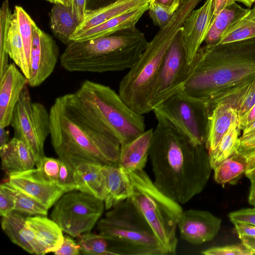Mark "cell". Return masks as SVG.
I'll list each match as a JSON object with an SVG mask.
<instances>
[{
	"instance_id": "6da1fadb",
	"label": "cell",
	"mask_w": 255,
	"mask_h": 255,
	"mask_svg": "<svg viewBox=\"0 0 255 255\" xmlns=\"http://www.w3.org/2000/svg\"><path fill=\"white\" fill-rule=\"evenodd\" d=\"M51 144L63 162L118 165L121 143L76 93L57 97L50 110Z\"/></svg>"
},
{
	"instance_id": "7a4b0ae2",
	"label": "cell",
	"mask_w": 255,
	"mask_h": 255,
	"mask_svg": "<svg viewBox=\"0 0 255 255\" xmlns=\"http://www.w3.org/2000/svg\"><path fill=\"white\" fill-rule=\"evenodd\" d=\"M149 156L154 184L180 204L202 192L213 169L206 146L195 144L161 121L153 129Z\"/></svg>"
},
{
	"instance_id": "3957f363",
	"label": "cell",
	"mask_w": 255,
	"mask_h": 255,
	"mask_svg": "<svg viewBox=\"0 0 255 255\" xmlns=\"http://www.w3.org/2000/svg\"><path fill=\"white\" fill-rule=\"evenodd\" d=\"M255 80V37L204 45L197 51L182 91L210 111L223 98Z\"/></svg>"
},
{
	"instance_id": "277c9868",
	"label": "cell",
	"mask_w": 255,
	"mask_h": 255,
	"mask_svg": "<svg viewBox=\"0 0 255 255\" xmlns=\"http://www.w3.org/2000/svg\"><path fill=\"white\" fill-rule=\"evenodd\" d=\"M147 43L136 27L95 39L71 41L60 57V64L69 72L124 71L136 63Z\"/></svg>"
},
{
	"instance_id": "5b68a950",
	"label": "cell",
	"mask_w": 255,
	"mask_h": 255,
	"mask_svg": "<svg viewBox=\"0 0 255 255\" xmlns=\"http://www.w3.org/2000/svg\"><path fill=\"white\" fill-rule=\"evenodd\" d=\"M202 0L180 4L169 22L160 28L136 63L121 80L119 95L133 111L143 115L152 109L150 100L165 54L184 22Z\"/></svg>"
},
{
	"instance_id": "8992f818",
	"label": "cell",
	"mask_w": 255,
	"mask_h": 255,
	"mask_svg": "<svg viewBox=\"0 0 255 255\" xmlns=\"http://www.w3.org/2000/svg\"><path fill=\"white\" fill-rule=\"evenodd\" d=\"M114 255H168L152 228L128 198L117 204L97 223Z\"/></svg>"
},
{
	"instance_id": "52a82bcc",
	"label": "cell",
	"mask_w": 255,
	"mask_h": 255,
	"mask_svg": "<svg viewBox=\"0 0 255 255\" xmlns=\"http://www.w3.org/2000/svg\"><path fill=\"white\" fill-rule=\"evenodd\" d=\"M132 194L129 199L147 221L168 255L176 254V229L183 210L160 191L143 169L128 173Z\"/></svg>"
},
{
	"instance_id": "ba28073f",
	"label": "cell",
	"mask_w": 255,
	"mask_h": 255,
	"mask_svg": "<svg viewBox=\"0 0 255 255\" xmlns=\"http://www.w3.org/2000/svg\"><path fill=\"white\" fill-rule=\"evenodd\" d=\"M75 93L111 129L121 144L133 140L145 131L143 115L131 110L109 86L87 80Z\"/></svg>"
},
{
	"instance_id": "9c48e42d",
	"label": "cell",
	"mask_w": 255,
	"mask_h": 255,
	"mask_svg": "<svg viewBox=\"0 0 255 255\" xmlns=\"http://www.w3.org/2000/svg\"><path fill=\"white\" fill-rule=\"evenodd\" d=\"M157 121L164 122L196 145L206 146L209 111L207 105L182 90L154 108Z\"/></svg>"
},
{
	"instance_id": "30bf717a",
	"label": "cell",
	"mask_w": 255,
	"mask_h": 255,
	"mask_svg": "<svg viewBox=\"0 0 255 255\" xmlns=\"http://www.w3.org/2000/svg\"><path fill=\"white\" fill-rule=\"evenodd\" d=\"M105 209L103 200L75 190L64 193L57 200L50 217L63 232L77 238L91 231Z\"/></svg>"
},
{
	"instance_id": "8fae6325",
	"label": "cell",
	"mask_w": 255,
	"mask_h": 255,
	"mask_svg": "<svg viewBox=\"0 0 255 255\" xmlns=\"http://www.w3.org/2000/svg\"><path fill=\"white\" fill-rule=\"evenodd\" d=\"M10 125L14 137L27 146L36 165L44 156V142L50 133V114L43 104L32 101L27 85L20 93Z\"/></svg>"
},
{
	"instance_id": "7c38bea8",
	"label": "cell",
	"mask_w": 255,
	"mask_h": 255,
	"mask_svg": "<svg viewBox=\"0 0 255 255\" xmlns=\"http://www.w3.org/2000/svg\"><path fill=\"white\" fill-rule=\"evenodd\" d=\"M182 29L176 34L162 61L150 98L152 111L165 100L182 90L188 77L190 64L187 60Z\"/></svg>"
},
{
	"instance_id": "4fadbf2b",
	"label": "cell",
	"mask_w": 255,
	"mask_h": 255,
	"mask_svg": "<svg viewBox=\"0 0 255 255\" xmlns=\"http://www.w3.org/2000/svg\"><path fill=\"white\" fill-rule=\"evenodd\" d=\"M59 49L53 38L33 25V39L30 56V77L29 86H39L54 70L59 57Z\"/></svg>"
},
{
	"instance_id": "5bb4252c",
	"label": "cell",
	"mask_w": 255,
	"mask_h": 255,
	"mask_svg": "<svg viewBox=\"0 0 255 255\" xmlns=\"http://www.w3.org/2000/svg\"><path fill=\"white\" fill-rule=\"evenodd\" d=\"M8 175L7 182L11 185L33 198L48 209L65 193L56 183L45 179L34 168Z\"/></svg>"
},
{
	"instance_id": "9a60e30c",
	"label": "cell",
	"mask_w": 255,
	"mask_h": 255,
	"mask_svg": "<svg viewBox=\"0 0 255 255\" xmlns=\"http://www.w3.org/2000/svg\"><path fill=\"white\" fill-rule=\"evenodd\" d=\"M222 220L207 211H183L178 223L180 238L193 245L212 240L219 231Z\"/></svg>"
},
{
	"instance_id": "2e32d148",
	"label": "cell",
	"mask_w": 255,
	"mask_h": 255,
	"mask_svg": "<svg viewBox=\"0 0 255 255\" xmlns=\"http://www.w3.org/2000/svg\"><path fill=\"white\" fill-rule=\"evenodd\" d=\"M214 0H206L194 9L185 20L182 29L187 60L189 64L205 41L213 17Z\"/></svg>"
},
{
	"instance_id": "e0dca14e",
	"label": "cell",
	"mask_w": 255,
	"mask_h": 255,
	"mask_svg": "<svg viewBox=\"0 0 255 255\" xmlns=\"http://www.w3.org/2000/svg\"><path fill=\"white\" fill-rule=\"evenodd\" d=\"M28 81L14 63L9 64L0 78V126L10 125L14 108Z\"/></svg>"
},
{
	"instance_id": "ac0fdd59",
	"label": "cell",
	"mask_w": 255,
	"mask_h": 255,
	"mask_svg": "<svg viewBox=\"0 0 255 255\" xmlns=\"http://www.w3.org/2000/svg\"><path fill=\"white\" fill-rule=\"evenodd\" d=\"M27 217L13 211L2 217L1 228L13 243L26 252L37 255H45L44 249L26 224Z\"/></svg>"
},
{
	"instance_id": "d6986e66",
	"label": "cell",
	"mask_w": 255,
	"mask_h": 255,
	"mask_svg": "<svg viewBox=\"0 0 255 255\" xmlns=\"http://www.w3.org/2000/svg\"><path fill=\"white\" fill-rule=\"evenodd\" d=\"M153 129L145 130L133 140L121 145L118 165L126 173L142 170L149 156Z\"/></svg>"
},
{
	"instance_id": "ffe728a7",
	"label": "cell",
	"mask_w": 255,
	"mask_h": 255,
	"mask_svg": "<svg viewBox=\"0 0 255 255\" xmlns=\"http://www.w3.org/2000/svg\"><path fill=\"white\" fill-rule=\"evenodd\" d=\"M149 9L147 3L134 10L111 18L101 24L78 34L71 41H82L110 35L118 31L135 27L136 23Z\"/></svg>"
},
{
	"instance_id": "44dd1931",
	"label": "cell",
	"mask_w": 255,
	"mask_h": 255,
	"mask_svg": "<svg viewBox=\"0 0 255 255\" xmlns=\"http://www.w3.org/2000/svg\"><path fill=\"white\" fill-rule=\"evenodd\" d=\"M103 171L106 187L104 201L105 209L110 210L131 197L132 186L128 174L119 166L103 165Z\"/></svg>"
},
{
	"instance_id": "7402d4cb",
	"label": "cell",
	"mask_w": 255,
	"mask_h": 255,
	"mask_svg": "<svg viewBox=\"0 0 255 255\" xmlns=\"http://www.w3.org/2000/svg\"><path fill=\"white\" fill-rule=\"evenodd\" d=\"M147 3H149L148 0H117L98 9L86 11L84 18L73 34L83 32L111 18L134 10Z\"/></svg>"
},
{
	"instance_id": "603a6c76",
	"label": "cell",
	"mask_w": 255,
	"mask_h": 255,
	"mask_svg": "<svg viewBox=\"0 0 255 255\" xmlns=\"http://www.w3.org/2000/svg\"><path fill=\"white\" fill-rule=\"evenodd\" d=\"M238 122V111L230 104L220 103L214 106L210 110L208 118L206 144L208 151L214 150L231 125Z\"/></svg>"
},
{
	"instance_id": "cb8c5ba5",
	"label": "cell",
	"mask_w": 255,
	"mask_h": 255,
	"mask_svg": "<svg viewBox=\"0 0 255 255\" xmlns=\"http://www.w3.org/2000/svg\"><path fill=\"white\" fill-rule=\"evenodd\" d=\"M26 224L33 232L45 254L54 253L62 246L64 235L59 225L45 216H27Z\"/></svg>"
},
{
	"instance_id": "d4e9b609",
	"label": "cell",
	"mask_w": 255,
	"mask_h": 255,
	"mask_svg": "<svg viewBox=\"0 0 255 255\" xmlns=\"http://www.w3.org/2000/svg\"><path fill=\"white\" fill-rule=\"evenodd\" d=\"M2 169L7 174L33 168L34 158L25 144L13 137L0 147Z\"/></svg>"
},
{
	"instance_id": "484cf974",
	"label": "cell",
	"mask_w": 255,
	"mask_h": 255,
	"mask_svg": "<svg viewBox=\"0 0 255 255\" xmlns=\"http://www.w3.org/2000/svg\"><path fill=\"white\" fill-rule=\"evenodd\" d=\"M76 190L87 193L101 200L106 196V187L103 165L82 163L74 169Z\"/></svg>"
},
{
	"instance_id": "4316f807",
	"label": "cell",
	"mask_w": 255,
	"mask_h": 255,
	"mask_svg": "<svg viewBox=\"0 0 255 255\" xmlns=\"http://www.w3.org/2000/svg\"><path fill=\"white\" fill-rule=\"evenodd\" d=\"M251 9L244 8L236 1L225 7L213 17L204 41L206 45L212 46L219 43L225 32L245 16Z\"/></svg>"
},
{
	"instance_id": "83f0119b",
	"label": "cell",
	"mask_w": 255,
	"mask_h": 255,
	"mask_svg": "<svg viewBox=\"0 0 255 255\" xmlns=\"http://www.w3.org/2000/svg\"><path fill=\"white\" fill-rule=\"evenodd\" d=\"M50 27L55 36L63 43L68 45L70 37L76 31L80 21L73 12L71 6L55 4L49 13Z\"/></svg>"
},
{
	"instance_id": "f1b7e54d",
	"label": "cell",
	"mask_w": 255,
	"mask_h": 255,
	"mask_svg": "<svg viewBox=\"0 0 255 255\" xmlns=\"http://www.w3.org/2000/svg\"><path fill=\"white\" fill-rule=\"evenodd\" d=\"M6 48L9 57L28 80L30 77V68L26 61L17 14L14 10L12 14L8 30Z\"/></svg>"
},
{
	"instance_id": "f546056e",
	"label": "cell",
	"mask_w": 255,
	"mask_h": 255,
	"mask_svg": "<svg viewBox=\"0 0 255 255\" xmlns=\"http://www.w3.org/2000/svg\"><path fill=\"white\" fill-rule=\"evenodd\" d=\"M248 163L238 150L236 151L213 169L215 180L222 186L235 183L245 173Z\"/></svg>"
},
{
	"instance_id": "4dcf8cb0",
	"label": "cell",
	"mask_w": 255,
	"mask_h": 255,
	"mask_svg": "<svg viewBox=\"0 0 255 255\" xmlns=\"http://www.w3.org/2000/svg\"><path fill=\"white\" fill-rule=\"evenodd\" d=\"M238 123L231 125L217 146L209 151V157L213 170L224 160L238 150L240 140Z\"/></svg>"
},
{
	"instance_id": "1f68e13d",
	"label": "cell",
	"mask_w": 255,
	"mask_h": 255,
	"mask_svg": "<svg viewBox=\"0 0 255 255\" xmlns=\"http://www.w3.org/2000/svg\"><path fill=\"white\" fill-rule=\"evenodd\" d=\"M255 37V9L253 7L225 32L219 43L236 42Z\"/></svg>"
},
{
	"instance_id": "d6a6232c",
	"label": "cell",
	"mask_w": 255,
	"mask_h": 255,
	"mask_svg": "<svg viewBox=\"0 0 255 255\" xmlns=\"http://www.w3.org/2000/svg\"><path fill=\"white\" fill-rule=\"evenodd\" d=\"M10 192L14 201L15 211L28 215L46 216L48 209L41 203L16 189L7 181L2 183Z\"/></svg>"
},
{
	"instance_id": "836d02e7",
	"label": "cell",
	"mask_w": 255,
	"mask_h": 255,
	"mask_svg": "<svg viewBox=\"0 0 255 255\" xmlns=\"http://www.w3.org/2000/svg\"><path fill=\"white\" fill-rule=\"evenodd\" d=\"M80 253L90 255H114L108 240L100 234L90 232L77 237Z\"/></svg>"
},
{
	"instance_id": "e575fe53",
	"label": "cell",
	"mask_w": 255,
	"mask_h": 255,
	"mask_svg": "<svg viewBox=\"0 0 255 255\" xmlns=\"http://www.w3.org/2000/svg\"><path fill=\"white\" fill-rule=\"evenodd\" d=\"M12 14L8 0H4L0 10V78L9 65L6 39Z\"/></svg>"
},
{
	"instance_id": "d590c367",
	"label": "cell",
	"mask_w": 255,
	"mask_h": 255,
	"mask_svg": "<svg viewBox=\"0 0 255 255\" xmlns=\"http://www.w3.org/2000/svg\"><path fill=\"white\" fill-rule=\"evenodd\" d=\"M14 10L17 14L19 29L23 41L25 57L30 68V56L33 39V25L35 22L21 6L16 5Z\"/></svg>"
},
{
	"instance_id": "8d00e7d4",
	"label": "cell",
	"mask_w": 255,
	"mask_h": 255,
	"mask_svg": "<svg viewBox=\"0 0 255 255\" xmlns=\"http://www.w3.org/2000/svg\"><path fill=\"white\" fill-rule=\"evenodd\" d=\"M178 8L155 1L149 5L148 13L153 23L160 28L165 26L170 20Z\"/></svg>"
},
{
	"instance_id": "74e56055",
	"label": "cell",
	"mask_w": 255,
	"mask_h": 255,
	"mask_svg": "<svg viewBox=\"0 0 255 255\" xmlns=\"http://www.w3.org/2000/svg\"><path fill=\"white\" fill-rule=\"evenodd\" d=\"M61 160L58 158L43 156L36 165L40 174L45 179L56 183Z\"/></svg>"
},
{
	"instance_id": "f35d334b",
	"label": "cell",
	"mask_w": 255,
	"mask_h": 255,
	"mask_svg": "<svg viewBox=\"0 0 255 255\" xmlns=\"http://www.w3.org/2000/svg\"><path fill=\"white\" fill-rule=\"evenodd\" d=\"M255 105V80L253 81L242 97L238 109V127L241 130L245 120L249 112Z\"/></svg>"
},
{
	"instance_id": "ab89813d",
	"label": "cell",
	"mask_w": 255,
	"mask_h": 255,
	"mask_svg": "<svg viewBox=\"0 0 255 255\" xmlns=\"http://www.w3.org/2000/svg\"><path fill=\"white\" fill-rule=\"evenodd\" d=\"M201 254L205 255H251L255 253L242 243L211 248L202 251Z\"/></svg>"
},
{
	"instance_id": "60d3db41",
	"label": "cell",
	"mask_w": 255,
	"mask_h": 255,
	"mask_svg": "<svg viewBox=\"0 0 255 255\" xmlns=\"http://www.w3.org/2000/svg\"><path fill=\"white\" fill-rule=\"evenodd\" d=\"M56 184L63 190L65 193L76 190L74 169L62 160Z\"/></svg>"
},
{
	"instance_id": "b9f144b4",
	"label": "cell",
	"mask_w": 255,
	"mask_h": 255,
	"mask_svg": "<svg viewBox=\"0 0 255 255\" xmlns=\"http://www.w3.org/2000/svg\"><path fill=\"white\" fill-rule=\"evenodd\" d=\"M228 217L234 224L242 223L255 226V207L242 209L231 212Z\"/></svg>"
},
{
	"instance_id": "7bdbcfd3",
	"label": "cell",
	"mask_w": 255,
	"mask_h": 255,
	"mask_svg": "<svg viewBox=\"0 0 255 255\" xmlns=\"http://www.w3.org/2000/svg\"><path fill=\"white\" fill-rule=\"evenodd\" d=\"M14 201L9 190L1 183L0 186V215L4 217L14 210Z\"/></svg>"
},
{
	"instance_id": "ee69618b",
	"label": "cell",
	"mask_w": 255,
	"mask_h": 255,
	"mask_svg": "<svg viewBox=\"0 0 255 255\" xmlns=\"http://www.w3.org/2000/svg\"><path fill=\"white\" fill-rule=\"evenodd\" d=\"M70 235L64 236L61 247L54 254L56 255H78L80 254V246Z\"/></svg>"
},
{
	"instance_id": "f6af8a7d",
	"label": "cell",
	"mask_w": 255,
	"mask_h": 255,
	"mask_svg": "<svg viewBox=\"0 0 255 255\" xmlns=\"http://www.w3.org/2000/svg\"><path fill=\"white\" fill-rule=\"evenodd\" d=\"M238 151L247 160L250 161L255 157V139L240 142Z\"/></svg>"
},
{
	"instance_id": "bcb514c9",
	"label": "cell",
	"mask_w": 255,
	"mask_h": 255,
	"mask_svg": "<svg viewBox=\"0 0 255 255\" xmlns=\"http://www.w3.org/2000/svg\"><path fill=\"white\" fill-rule=\"evenodd\" d=\"M86 2L87 0H70L72 10L80 22L86 12Z\"/></svg>"
},
{
	"instance_id": "7dc6e473",
	"label": "cell",
	"mask_w": 255,
	"mask_h": 255,
	"mask_svg": "<svg viewBox=\"0 0 255 255\" xmlns=\"http://www.w3.org/2000/svg\"><path fill=\"white\" fill-rule=\"evenodd\" d=\"M234 225L240 238L243 236L255 238V226L242 223H236Z\"/></svg>"
},
{
	"instance_id": "c3c4849f",
	"label": "cell",
	"mask_w": 255,
	"mask_h": 255,
	"mask_svg": "<svg viewBox=\"0 0 255 255\" xmlns=\"http://www.w3.org/2000/svg\"><path fill=\"white\" fill-rule=\"evenodd\" d=\"M117 0H87L86 10H93L111 4Z\"/></svg>"
},
{
	"instance_id": "681fc988",
	"label": "cell",
	"mask_w": 255,
	"mask_h": 255,
	"mask_svg": "<svg viewBox=\"0 0 255 255\" xmlns=\"http://www.w3.org/2000/svg\"><path fill=\"white\" fill-rule=\"evenodd\" d=\"M234 1V0H214L213 16L219 13L225 7Z\"/></svg>"
},
{
	"instance_id": "f907efd6",
	"label": "cell",
	"mask_w": 255,
	"mask_h": 255,
	"mask_svg": "<svg viewBox=\"0 0 255 255\" xmlns=\"http://www.w3.org/2000/svg\"><path fill=\"white\" fill-rule=\"evenodd\" d=\"M245 174L250 180L255 179V157L248 162Z\"/></svg>"
},
{
	"instance_id": "816d5d0a",
	"label": "cell",
	"mask_w": 255,
	"mask_h": 255,
	"mask_svg": "<svg viewBox=\"0 0 255 255\" xmlns=\"http://www.w3.org/2000/svg\"><path fill=\"white\" fill-rule=\"evenodd\" d=\"M246 247L255 253V238L243 236L240 238Z\"/></svg>"
},
{
	"instance_id": "f5cc1de1",
	"label": "cell",
	"mask_w": 255,
	"mask_h": 255,
	"mask_svg": "<svg viewBox=\"0 0 255 255\" xmlns=\"http://www.w3.org/2000/svg\"><path fill=\"white\" fill-rule=\"evenodd\" d=\"M5 128L0 126V147L6 144L10 140L9 132Z\"/></svg>"
},
{
	"instance_id": "db71d44e",
	"label": "cell",
	"mask_w": 255,
	"mask_h": 255,
	"mask_svg": "<svg viewBox=\"0 0 255 255\" xmlns=\"http://www.w3.org/2000/svg\"><path fill=\"white\" fill-rule=\"evenodd\" d=\"M243 130L242 137H246L255 132V120L247 125L242 129Z\"/></svg>"
},
{
	"instance_id": "11a10c76",
	"label": "cell",
	"mask_w": 255,
	"mask_h": 255,
	"mask_svg": "<svg viewBox=\"0 0 255 255\" xmlns=\"http://www.w3.org/2000/svg\"><path fill=\"white\" fill-rule=\"evenodd\" d=\"M251 185L248 198L249 204L255 207V179L250 180Z\"/></svg>"
},
{
	"instance_id": "9f6ffc18",
	"label": "cell",
	"mask_w": 255,
	"mask_h": 255,
	"mask_svg": "<svg viewBox=\"0 0 255 255\" xmlns=\"http://www.w3.org/2000/svg\"><path fill=\"white\" fill-rule=\"evenodd\" d=\"M254 120H255V105L253 107L248 114L241 129L242 130L247 125L252 122Z\"/></svg>"
},
{
	"instance_id": "6f0895ef",
	"label": "cell",
	"mask_w": 255,
	"mask_h": 255,
	"mask_svg": "<svg viewBox=\"0 0 255 255\" xmlns=\"http://www.w3.org/2000/svg\"><path fill=\"white\" fill-rule=\"evenodd\" d=\"M156 1L169 6H174L178 8L180 5V0H155Z\"/></svg>"
},
{
	"instance_id": "680465c9",
	"label": "cell",
	"mask_w": 255,
	"mask_h": 255,
	"mask_svg": "<svg viewBox=\"0 0 255 255\" xmlns=\"http://www.w3.org/2000/svg\"><path fill=\"white\" fill-rule=\"evenodd\" d=\"M52 3L62 4L65 5L69 6L70 5V0H46Z\"/></svg>"
},
{
	"instance_id": "91938a15",
	"label": "cell",
	"mask_w": 255,
	"mask_h": 255,
	"mask_svg": "<svg viewBox=\"0 0 255 255\" xmlns=\"http://www.w3.org/2000/svg\"><path fill=\"white\" fill-rule=\"evenodd\" d=\"M236 2H240L243 3L245 5L249 8H251L254 3H255V0H234Z\"/></svg>"
},
{
	"instance_id": "94428289",
	"label": "cell",
	"mask_w": 255,
	"mask_h": 255,
	"mask_svg": "<svg viewBox=\"0 0 255 255\" xmlns=\"http://www.w3.org/2000/svg\"><path fill=\"white\" fill-rule=\"evenodd\" d=\"M255 139V132L253 133L252 134L249 135L246 137H240V142H245L248 141L252 140Z\"/></svg>"
},
{
	"instance_id": "6125c7cd",
	"label": "cell",
	"mask_w": 255,
	"mask_h": 255,
	"mask_svg": "<svg viewBox=\"0 0 255 255\" xmlns=\"http://www.w3.org/2000/svg\"><path fill=\"white\" fill-rule=\"evenodd\" d=\"M148 0L149 2V5L151 4L155 1V0Z\"/></svg>"
},
{
	"instance_id": "be15d7a7",
	"label": "cell",
	"mask_w": 255,
	"mask_h": 255,
	"mask_svg": "<svg viewBox=\"0 0 255 255\" xmlns=\"http://www.w3.org/2000/svg\"><path fill=\"white\" fill-rule=\"evenodd\" d=\"M188 0H180V4L182 3H183Z\"/></svg>"
},
{
	"instance_id": "e7e4bbea",
	"label": "cell",
	"mask_w": 255,
	"mask_h": 255,
	"mask_svg": "<svg viewBox=\"0 0 255 255\" xmlns=\"http://www.w3.org/2000/svg\"><path fill=\"white\" fill-rule=\"evenodd\" d=\"M254 7V8H255V6Z\"/></svg>"
},
{
	"instance_id": "03108f58",
	"label": "cell",
	"mask_w": 255,
	"mask_h": 255,
	"mask_svg": "<svg viewBox=\"0 0 255 255\" xmlns=\"http://www.w3.org/2000/svg\"></svg>"
}]
</instances>
